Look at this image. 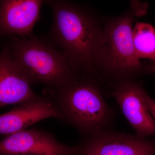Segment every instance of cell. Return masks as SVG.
<instances>
[{"instance_id": "cell-1", "label": "cell", "mask_w": 155, "mask_h": 155, "mask_svg": "<svg viewBox=\"0 0 155 155\" xmlns=\"http://www.w3.org/2000/svg\"><path fill=\"white\" fill-rule=\"evenodd\" d=\"M52 11L51 37L61 49L73 69L88 72L95 65V58L103 29L86 9L70 2L45 1Z\"/></svg>"}, {"instance_id": "cell-2", "label": "cell", "mask_w": 155, "mask_h": 155, "mask_svg": "<svg viewBox=\"0 0 155 155\" xmlns=\"http://www.w3.org/2000/svg\"><path fill=\"white\" fill-rule=\"evenodd\" d=\"M58 119L75 127L83 137L104 128L114 121V112L99 88L87 78L76 75L69 83L51 91Z\"/></svg>"}, {"instance_id": "cell-3", "label": "cell", "mask_w": 155, "mask_h": 155, "mask_svg": "<svg viewBox=\"0 0 155 155\" xmlns=\"http://www.w3.org/2000/svg\"><path fill=\"white\" fill-rule=\"evenodd\" d=\"M12 58L31 84L39 83L54 91L75 78L68 60L54 45L33 36L11 37Z\"/></svg>"}, {"instance_id": "cell-4", "label": "cell", "mask_w": 155, "mask_h": 155, "mask_svg": "<svg viewBox=\"0 0 155 155\" xmlns=\"http://www.w3.org/2000/svg\"><path fill=\"white\" fill-rule=\"evenodd\" d=\"M133 22L129 11L106 22L95 58V65L121 78V80L129 79L142 69L134 48Z\"/></svg>"}, {"instance_id": "cell-5", "label": "cell", "mask_w": 155, "mask_h": 155, "mask_svg": "<svg viewBox=\"0 0 155 155\" xmlns=\"http://www.w3.org/2000/svg\"><path fill=\"white\" fill-rule=\"evenodd\" d=\"M75 147V155H155V138L107 128L83 137Z\"/></svg>"}, {"instance_id": "cell-6", "label": "cell", "mask_w": 155, "mask_h": 155, "mask_svg": "<svg viewBox=\"0 0 155 155\" xmlns=\"http://www.w3.org/2000/svg\"><path fill=\"white\" fill-rule=\"evenodd\" d=\"M146 91L139 84L130 79L120 81L112 92V95L122 110L135 135L155 138V121L147 107Z\"/></svg>"}, {"instance_id": "cell-7", "label": "cell", "mask_w": 155, "mask_h": 155, "mask_svg": "<svg viewBox=\"0 0 155 155\" xmlns=\"http://www.w3.org/2000/svg\"><path fill=\"white\" fill-rule=\"evenodd\" d=\"M0 155H75V147L61 143L45 130L26 129L1 140Z\"/></svg>"}, {"instance_id": "cell-8", "label": "cell", "mask_w": 155, "mask_h": 155, "mask_svg": "<svg viewBox=\"0 0 155 155\" xmlns=\"http://www.w3.org/2000/svg\"><path fill=\"white\" fill-rule=\"evenodd\" d=\"M41 0L0 1V38L30 37L35 25L41 19Z\"/></svg>"}, {"instance_id": "cell-9", "label": "cell", "mask_w": 155, "mask_h": 155, "mask_svg": "<svg viewBox=\"0 0 155 155\" xmlns=\"http://www.w3.org/2000/svg\"><path fill=\"white\" fill-rule=\"evenodd\" d=\"M12 58L8 48L0 52V107L21 105L41 99Z\"/></svg>"}, {"instance_id": "cell-10", "label": "cell", "mask_w": 155, "mask_h": 155, "mask_svg": "<svg viewBox=\"0 0 155 155\" xmlns=\"http://www.w3.org/2000/svg\"><path fill=\"white\" fill-rule=\"evenodd\" d=\"M51 117L58 118L57 108L49 97H42L0 115V134L11 135Z\"/></svg>"}, {"instance_id": "cell-11", "label": "cell", "mask_w": 155, "mask_h": 155, "mask_svg": "<svg viewBox=\"0 0 155 155\" xmlns=\"http://www.w3.org/2000/svg\"><path fill=\"white\" fill-rule=\"evenodd\" d=\"M134 51L139 60L147 59L155 62V28L148 23L138 22L132 29Z\"/></svg>"}, {"instance_id": "cell-12", "label": "cell", "mask_w": 155, "mask_h": 155, "mask_svg": "<svg viewBox=\"0 0 155 155\" xmlns=\"http://www.w3.org/2000/svg\"><path fill=\"white\" fill-rule=\"evenodd\" d=\"M148 3L138 1H131L130 2V12L132 16L140 17L147 13Z\"/></svg>"}, {"instance_id": "cell-13", "label": "cell", "mask_w": 155, "mask_h": 155, "mask_svg": "<svg viewBox=\"0 0 155 155\" xmlns=\"http://www.w3.org/2000/svg\"><path fill=\"white\" fill-rule=\"evenodd\" d=\"M145 100L147 107L155 121V101L151 97L147 92L145 95Z\"/></svg>"}, {"instance_id": "cell-14", "label": "cell", "mask_w": 155, "mask_h": 155, "mask_svg": "<svg viewBox=\"0 0 155 155\" xmlns=\"http://www.w3.org/2000/svg\"><path fill=\"white\" fill-rule=\"evenodd\" d=\"M150 70L155 73V63H154L151 66Z\"/></svg>"}, {"instance_id": "cell-15", "label": "cell", "mask_w": 155, "mask_h": 155, "mask_svg": "<svg viewBox=\"0 0 155 155\" xmlns=\"http://www.w3.org/2000/svg\"><path fill=\"white\" fill-rule=\"evenodd\" d=\"M154 63H155V62H154Z\"/></svg>"}]
</instances>
